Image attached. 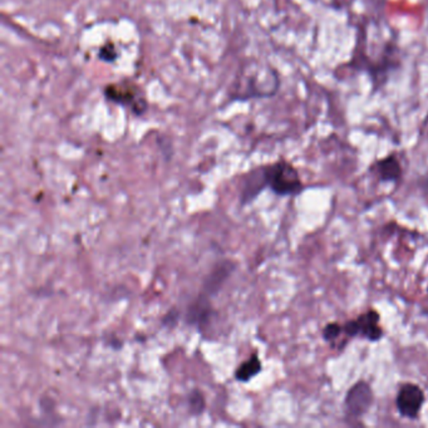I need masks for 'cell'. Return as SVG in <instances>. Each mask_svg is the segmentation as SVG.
Wrapping results in <instances>:
<instances>
[{"label":"cell","mask_w":428,"mask_h":428,"mask_svg":"<svg viewBox=\"0 0 428 428\" xmlns=\"http://www.w3.org/2000/svg\"><path fill=\"white\" fill-rule=\"evenodd\" d=\"M179 319H180V312L179 310H176V309H171L169 310V313L165 315L164 319H162V325L165 327H174L177 322H179Z\"/></svg>","instance_id":"obj_15"},{"label":"cell","mask_w":428,"mask_h":428,"mask_svg":"<svg viewBox=\"0 0 428 428\" xmlns=\"http://www.w3.org/2000/svg\"><path fill=\"white\" fill-rule=\"evenodd\" d=\"M342 333H343V325H340L338 323H329L325 325V328L323 329V338L332 343L334 340H337Z\"/></svg>","instance_id":"obj_13"},{"label":"cell","mask_w":428,"mask_h":428,"mask_svg":"<svg viewBox=\"0 0 428 428\" xmlns=\"http://www.w3.org/2000/svg\"><path fill=\"white\" fill-rule=\"evenodd\" d=\"M279 85V77L274 69L268 64L251 62L240 69L231 88V98L241 100L266 98L274 95Z\"/></svg>","instance_id":"obj_1"},{"label":"cell","mask_w":428,"mask_h":428,"mask_svg":"<svg viewBox=\"0 0 428 428\" xmlns=\"http://www.w3.org/2000/svg\"><path fill=\"white\" fill-rule=\"evenodd\" d=\"M372 169L375 171L381 182H396L402 177V167L396 156H388L386 159L377 161Z\"/></svg>","instance_id":"obj_10"},{"label":"cell","mask_w":428,"mask_h":428,"mask_svg":"<svg viewBox=\"0 0 428 428\" xmlns=\"http://www.w3.org/2000/svg\"><path fill=\"white\" fill-rule=\"evenodd\" d=\"M261 370H263V365H261L258 355L254 353V355H250L248 360H245L239 365L238 370H235V378L239 382L251 381L254 377L259 375Z\"/></svg>","instance_id":"obj_11"},{"label":"cell","mask_w":428,"mask_h":428,"mask_svg":"<svg viewBox=\"0 0 428 428\" xmlns=\"http://www.w3.org/2000/svg\"><path fill=\"white\" fill-rule=\"evenodd\" d=\"M268 186L266 177H265L264 167L253 169L244 177L241 184V192H240V202L241 205H248L251 201H254L260 192Z\"/></svg>","instance_id":"obj_8"},{"label":"cell","mask_w":428,"mask_h":428,"mask_svg":"<svg viewBox=\"0 0 428 428\" xmlns=\"http://www.w3.org/2000/svg\"><path fill=\"white\" fill-rule=\"evenodd\" d=\"M212 308L210 303V298L202 294L196 298L195 301L191 303L190 307L186 313V323L190 325L196 327H204L207 325L210 318H212Z\"/></svg>","instance_id":"obj_9"},{"label":"cell","mask_w":428,"mask_h":428,"mask_svg":"<svg viewBox=\"0 0 428 428\" xmlns=\"http://www.w3.org/2000/svg\"><path fill=\"white\" fill-rule=\"evenodd\" d=\"M98 57L103 62L113 63L118 58V53H117L116 48L112 43H106L103 47L100 48Z\"/></svg>","instance_id":"obj_14"},{"label":"cell","mask_w":428,"mask_h":428,"mask_svg":"<svg viewBox=\"0 0 428 428\" xmlns=\"http://www.w3.org/2000/svg\"><path fill=\"white\" fill-rule=\"evenodd\" d=\"M375 402V395L372 387L367 382H357L355 385L349 388L345 395L344 404L345 412L348 417L360 418L370 411Z\"/></svg>","instance_id":"obj_5"},{"label":"cell","mask_w":428,"mask_h":428,"mask_svg":"<svg viewBox=\"0 0 428 428\" xmlns=\"http://www.w3.org/2000/svg\"><path fill=\"white\" fill-rule=\"evenodd\" d=\"M105 97L116 105L128 107L132 110L135 115L141 116L148 108V103L142 90L132 82H117L107 85L105 90Z\"/></svg>","instance_id":"obj_3"},{"label":"cell","mask_w":428,"mask_h":428,"mask_svg":"<svg viewBox=\"0 0 428 428\" xmlns=\"http://www.w3.org/2000/svg\"><path fill=\"white\" fill-rule=\"evenodd\" d=\"M380 313L375 310L360 314L355 320H349L343 325V333L348 337H363L370 342H378L383 338L385 332L380 327Z\"/></svg>","instance_id":"obj_4"},{"label":"cell","mask_w":428,"mask_h":428,"mask_svg":"<svg viewBox=\"0 0 428 428\" xmlns=\"http://www.w3.org/2000/svg\"><path fill=\"white\" fill-rule=\"evenodd\" d=\"M424 401L426 397L421 387L413 383H406L400 388L397 395V411L403 417L417 419Z\"/></svg>","instance_id":"obj_6"},{"label":"cell","mask_w":428,"mask_h":428,"mask_svg":"<svg viewBox=\"0 0 428 428\" xmlns=\"http://www.w3.org/2000/svg\"><path fill=\"white\" fill-rule=\"evenodd\" d=\"M235 269H236V264L231 260H222L220 263H217L214 266V269L210 271V274L207 275V279L204 281L201 293L209 298L216 296L217 293L221 291L222 286H225V283L229 281V278L233 275Z\"/></svg>","instance_id":"obj_7"},{"label":"cell","mask_w":428,"mask_h":428,"mask_svg":"<svg viewBox=\"0 0 428 428\" xmlns=\"http://www.w3.org/2000/svg\"><path fill=\"white\" fill-rule=\"evenodd\" d=\"M187 406L192 416H201L207 408V400L200 390H194L187 396Z\"/></svg>","instance_id":"obj_12"},{"label":"cell","mask_w":428,"mask_h":428,"mask_svg":"<svg viewBox=\"0 0 428 428\" xmlns=\"http://www.w3.org/2000/svg\"><path fill=\"white\" fill-rule=\"evenodd\" d=\"M266 184L279 196H296L304 190L299 174L293 165L286 161L264 166Z\"/></svg>","instance_id":"obj_2"}]
</instances>
